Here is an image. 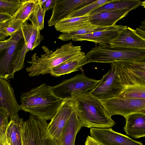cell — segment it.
<instances>
[{"label": "cell", "mask_w": 145, "mask_h": 145, "mask_svg": "<svg viewBox=\"0 0 145 145\" xmlns=\"http://www.w3.org/2000/svg\"><path fill=\"white\" fill-rule=\"evenodd\" d=\"M116 97L145 99V87L139 86H126Z\"/></svg>", "instance_id": "obj_28"}, {"label": "cell", "mask_w": 145, "mask_h": 145, "mask_svg": "<svg viewBox=\"0 0 145 145\" xmlns=\"http://www.w3.org/2000/svg\"><path fill=\"white\" fill-rule=\"evenodd\" d=\"M100 100L111 117L119 115L125 118L132 113L145 112V99L115 97Z\"/></svg>", "instance_id": "obj_9"}, {"label": "cell", "mask_w": 145, "mask_h": 145, "mask_svg": "<svg viewBox=\"0 0 145 145\" xmlns=\"http://www.w3.org/2000/svg\"><path fill=\"white\" fill-rule=\"evenodd\" d=\"M71 98L82 127L103 129L111 128L115 125L101 101L90 91L72 93Z\"/></svg>", "instance_id": "obj_1"}, {"label": "cell", "mask_w": 145, "mask_h": 145, "mask_svg": "<svg viewBox=\"0 0 145 145\" xmlns=\"http://www.w3.org/2000/svg\"><path fill=\"white\" fill-rule=\"evenodd\" d=\"M75 110L72 99H65L57 112L48 123L46 131L47 136L55 139L59 145L63 130Z\"/></svg>", "instance_id": "obj_10"}, {"label": "cell", "mask_w": 145, "mask_h": 145, "mask_svg": "<svg viewBox=\"0 0 145 145\" xmlns=\"http://www.w3.org/2000/svg\"><path fill=\"white\" fill-rule=\"evenodd\" d=\"M46 121L31 114L28 120L23 119L20 127L22 145H59L55 139L47 136Z\"/></svg>", "instance_id": "obj_6"}, {"label": "cell", "mask_w": 145, "mask_h": 145, "mask_svg": "<svg viewBox=\"0 0 145 145\" xmlns=\"http://www.w3.org/2000/svg\"><path fill=\"white\" fill-rule=\"evenodd\" d=\"M24 0H0V13L12 16L16 12Z\"/></svg>", "instance_id": "obj_31"}, {"label": "cell", "mask_w": 145, "mask_h": 145, "mask_svg": "<svg viewBox=\"0 0 145 145\" xmlns=\"http://www.w3.org/2000/svg\"><path fill=\"white\" fill-rule=\"evenodd\" d=\"M42 49L44 54L38 57L34 53L31 60L27 61L30 65L26 70L30 77L50 74L52 68L76 57L82 52L81 46H74L71 42L62 45L54 51L45 46Z\"/></svg>", "instance_id": "obj_3"}, {"label": "cell", "mask_w": 145, "mask_h": 145, "mask_svg": "<svg viewBox=\"0 0 145 145\" xmlns=\"http://www.w3.org/2000/svg\"><path fill=\"white\" fill-rule=\"evenodd\" d=\"M82 127L75 110L63 130L59 145H74L76 135Z\"/></svg>", "instance_id": "obj_20"}, {"label": "cell", "mask_w": 145, "mask_h": 145, "mask_svg": "<svg viewBox=\"0 0 145 145\" xmlns=\"http://www.w3.org/2000/svg\"><path fill=\"white\" fill-rule=\"evenodd\" d=\"M38 1V0H24L12 19L27 21L34 11Z\"/></svg>", "instance_id": "obj_26"}, {"label": "cell", "mask_w": 145, "mask_h": 145, "mask_svg": "<svg viewBox=\"0 0 145 145\" xmlns=\"http://www.w3.org/2000/svg\"><path fill=\"white\" fill-rule=\"evenodd\" d=\"M88 63L85 53L82 51L76 57L52 68L50 74L52 76L58 77L79 70L82 72L83 66Z\"/></svg>", "instance_id": "obj_17"}, {"label": "cell", "mask_w": 145, "mask_h": 145, "mask_svg": "<svg viewBox=\"0 0 145 145\" xmlns=\"http://www.w3.org/2000/svg\"><path fill=\"white\" fill-rule=\"evenodd\" d=\"M15 33L10 36L9 38L4 40L0 41V50L11 43L14 39Z\"/></svg>", "instance_id": "obj_33"}, {"label": "cell", "mask_w": 145, "mask_h": 145, "mask_svg": "<svg viewBox=\"0 0 145 145\" xmlns=\"http://www.w3.org/2000/svg\"><path fill=\"white\" fill-rule=\"evenodd\" d=\"M0 108L5 110L10 118L21 110L17 101L13 89L6 80L1 77Z\"/></svg>", "instance_id": "obj_15"}, {"label": "cell", "mask_w": 145, "mask_h": 145, "mask_svg": "<svg viewBox=\"0 0 145 145\" xmlns=\"http://www.w3.org/2000/svg\"><path fill=\"white\" fill-rule=\"evenodd\" d=\"M0 145H4L2 143L0 142Z\"/></svg>", "instance_id": "obj_39"}, {"label": "cell", "mask_w": 145, "mask_h": 145, "mask_svg": "<svg viewBox=\"0 0 145 145\" xmlns=\"http://www.w3.org/2000/svg\"><path fill=\"white\" fill-rule=\"evenodd\" d=\"M89 16L88 14L64 19L57 23L54 26L55 28L57 31L62 33L74 31L90 24Z\"/></svg>", "instance_id": "obj_24"}, {"label": "cell", "mask_w": 145, "mask_h": 145, "mask_svg": "<svg viewBox=\"0 0 145 145\" xmlns=\"http://www.w3.org/2000/svg\"><path fill=\"white\" fill-rule=\"evenodd\" d=\"M140 0H113L91 12L89 14L100 12L116 10L124 11L128 12L135 9L142 4Z\"/></svg>", "instance_id": "obj_21"}, {"label": "cell", "mask_w": 145, "mask_h": 145, "mask_svg": "<svg viewBox=\"0 0 145 145\" xmlns=\"http://www.w3.org/2000/svg\"><path fill=\"white\" fill-rule=\"evenodd\" d=\"M109 44L112 47L145 49V39L138 35L135 30L129 27Z\"/></svg>", "instance_id": "obj_16"}, {"label": "cell", "mask_w": 145, "mask_h": 145, "mask_svg": "<svg viewBox=\"0 0 145 145\" xmlns=\"http://www.w3.org/2000/svg\"><path fill=\"white\" fill-rule=\"evenodd\" d=\"M88 62L110 63L145 60V49L112 47H95L86 54Z\"/></svg>", "instance_id": "obj_5"}, {"label": "cell", "mask_w": 145, "mask_h": 145, "mask_svg": "<svg viewBox=\"0 0 145 145\" xmlns=\"http://www.w3.org/2000/svg\"><path fill=\"white\" fill-rule=\"evenodd\" d=\"M25 21L17 19H11L0 23V41L6 40L20 29Z\"/></svg>", "instance_id": "obj_25"}, {"label": "cell", "mask_w": 145, "mask_h": 145, "mask_svg": "<svg viewBox=\"0 0 145 145\" xmlns=\"http://www.w3.org/2000/svg\"><path fill=\"white\" fill-rule=\"evenodd\" d=\"M113 0H95L92 3L70 14L67 18L80 16L89 14L94 10L106 3L112 2Z\"/></svg>", "instance_id": "obj_30"}, {"label": "cell", "mask_w": 145, "mask_h": 145, "mask_svg": "<svg viewBox=\"0 0 145 145\" xmlns=\"http://www.w3.org/2000/svg\"><path fill=\"white\" fill-rule=\"evenodd\" d=\"M46 0H38V2L42 6L45 3Z\"/></svg>", "instance_id": "obj_38"}, {"label": "cell", "mask_w": 145, "mask_h": 145, "mask_svg": "<svg viewBox=\"0 0 145 145\" xmlns=\"http://www.w3.org/2000/svg\"><path fill=\"white\" fill-rule=\"evenodd\" d=\"M127 26L115 24L104 27L97 31L78 36L72 40L74 41H88L100 44L101 46L109 44V42L115 39Z\"/></svg>", "instance_id": "obj_14"}, {"label": "cell", "mask_w": 145, "mask_h": 145, "mask_svg": "<svg viewBox=\"0 0 145 145\" xmlns=\"http://www.w3.org/2000/svg\"><path fill=\"white\" fill-rule=\"evenodd\" d=\"M46 12L42 5L38 1L33 12L30 16L28 20L33 25L40 30L44 28V21Z\"/></svg>", "instance_id": "obj_29"}, {"label": "cell", "mask_w": 145, "mask_h": 145, "mask_svg": "<svg viewBox=\"0 0 145 145\" xmlns=\"http://www.w3.org/2000/svg\"><path fill=\"white\" fill-rule=\"evenodd\" d=\"M95 0H56L52 14L48 21L49 26H55L59 21L67 18L71 13Z\"/></svg>", "instance_id": "obj_13"}, {"label": "cell", "mask_w": 145, "mask_h": 145, "mask_svg": "<svg viewBox=\"0 0 145 145\" xmlns=\"http://www.w3.org/2000/svg\"><path fill=\"white\" fill-rule=\"evenodd\" d=\"M85 145H101L91 137L88 136L86 139Z\"/></svg>", "instance_id": "obj_35"}, {"label": "cell", "mask_w": 145, "mask_h": 145, "mask_svg": "<svg viewBox=\"0 0 145 145\" xmlns=\"http://www.w3.org/2000/svg\"><path fill=\"white\" fill-rule=\"evenodd\" d=\"M120 73L126 86L145 87V61L122 62Z\"/></svg>", "instance_id": "obj_12"}, {"label": "cell", "mask_w": 145, "mask_h": 145, "mask_svg": "<svg viewBox=\"0 0 145 145\" xmlns=\"http://www.w3.org/2000/svg\"><path fill=\"white\" fill-rule=\"evenodd\" d=\"M129 12L121 10L100 12L89 14V22L99 27H108L126 16Z\"/></svg>", "instance_id": "obj_19"}, {"label": "cell", "mask_w": 145, "mask_h": 145, "mask_svg": "<svg viewBox=\"0 0 145 145\" xmlns=\"http://www.w3.org/2000/svg\"><path fill=\"white\" fill-rule=\"evenodd\" d=\"M21 29L27 52L33 50L43 40V37L40 34L41 30L31 24L28 23L27 21L24 23Z\"/></svg>", "instance_id": "obj_22"}, {"label": "cell", "mask_w": 145, "mask_h": 145, "mask_svg": "<svg viewBox=\"0 0 145 145\" xmlns=\"http://www.w3.org/2000/svg\"><path fill=\"white\" fill-rule=\"evenodd\" d=\"M12 16L8 14L0 13V23L11 19Z\"/></svg>", "instance_id": "obj_37"}, {"label": "cell", "mask_w": 145, "mask_h": 145, "mask_svg": "<svg viewBox=\"0 0 145 145\" xmlns=\"http://www.w3.org/2000/svg\"><path fill=\"white\" fill-rule=\"evenodd\" d=\"M23 119L18 113L10 118L5 131L7 145H22L20 127Z\"/></svg>", "instance_id": "obj_23"}, {"label": "cell", "mask_w": 145, "mask_h": 145, "mask_svg": "<svg viewBox=\"0 0 145 145\" xmlns=\"http://www.w3.org/2000/svg\"><path fill=\"white\" fill-rule=\"evenodd\" d=\"M122 61L110 63L111 68L100 80L97 86L90 91L91 94L99 100L116 97L125 87L120 73Z\"/></svg>", "instance_id": "obj_7"}, {"label": "cell", "mask_w": 145, "mask_h": 145, "mask_svg": "<svg viewBox=\"0 0 145 145\" xmlns=\"http://www.w3.org/2000/svg\"><path fill=\"white\" fill-rule=\"evenodd\" d=\"M64 100L55 95L52 86L43 83L22 93L20 105L25 112L47 120L56 115Z\"/></svg>", "instance_id": "obj_2"}, {"label": "cell", "mask_w": 145, "mask_h": 145, "mask_svg": "<svg viewBox=\"0 0 145 145\" xmlns=\"http://www.w3.org/2000/svg\"><path fill=\"white\" fill-rule=\"evenodd\" d=\"M6 129L0 128V142L4 145H7L5 131Z\"/></svg>", "instance_id": "obj_36"}, {"label": "cell", "mask_w": 145, "mask_h": 145, "mask_svg": "<svg viewBox=\"0 0 145 145\" xmlns=\"http://www.w3.org/2000/svg\"><path fill=\"white\" fill-rule=\"evenodd\" d=\"M27 52L20 29L15 33L11 43L0 50V77L6 80L13 78L15 73L23 68Z\"/></svg>", "instance_id": "obj_4"}, {"label": "cell", "mask_w": 145, "mask_h": 145, "mask_svg": "<svg viewBox=\"0 0 145 145\" xmlns=\"http://www.w3.org/2000/svg\"><path fill=\"white\" fill-rule=\"evenodd\" d=\"M9 116L7 112L4 109L0 108V128L6 129L9 121Z\"/></svg>", "instance_id": "obj_32"}, {"label": "cell", "mask_w": 145, "mask_h": 145, "mask_svg": "<svg viewBox=\"0 0 145 145\" xmlns=\"http://www.w3.org/2000/svg\"><path fill=\"white\" fill-rule=\"evenodd\" d=\"M56 1V0H46L42 6L45 11L46 12V11L53 9L55 5Z\"/></svg>", "instance_id": "obj_34"}, {"label": "cell", "mask_w": 145, "mask_h": 145, "mask_svg": "<svg viewBox=\"0 0 145 145\" xmlns=\"http://www.w3.org/2000/svg\"><path fill=\"white\" fill-rule=\"evenodd\" d=\"M97 80L89 78L83 72L74 77L62 81L52 86L53 91L58 98L63 99L71 98L72 93L85 92L93 89L99 83Z\"/></svg>", "instance_id": "obj_8"}, {"label": "cell", "mask_w": 145, "mask_h": 145, "mask_svg": "<svg viewBox=\"0 0 145 145\" xmlns=\"http://www.w3.org/2000/svg\"><path fill=\"white\" fill-rule=\"evenodd\" d=\"M104 27H97L90 24L74 31L63 33L59 35L57 39L64 41L72 40L78 36L97 31Z\"/></svg>", "instance_id": "obj_27"}, {"label": "cell", "mask_w": 145, "mask_h": 145, "mask_svg": "<svg viewBox=\"0 0 145 145\" xmlns=\"http://www.w3.org/2000/svg\"><path fill=\"white\" fill-rule=\"evenodd\" d=\"M145 112L132 113L125 118L126 122L124 129L127 135L136 138L145 137Z\"/></svg>", "instance_id": "obj_18"}, {"label": "cell", "mask_w": 145, "mask_h": 145, "mask_svg": "<svg viewBox=\"0 0 145 145\" xmlns=\"http://www.w3.org/2000/svg\"><path fill=\"white\" fill-rule=\"evenodd\" d=\"M90 133L91 136L101 145H144L111 128H91Z\"/></svg>", "instance_id": "obj_11"}]
</instances>
